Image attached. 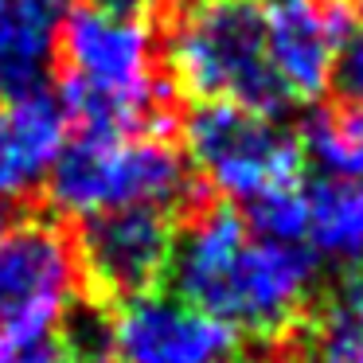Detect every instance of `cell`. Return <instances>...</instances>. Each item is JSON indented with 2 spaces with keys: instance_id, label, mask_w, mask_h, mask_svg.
<instances>
[{
  "instance_id": "obj_5",
  "label": "cell",
  "mask_w": 363,
  "mask_h": 363,
  "mask_svg": "<svg viewBox=\"0 0 363 363\" xmlns=\"http://www.w3.org/2000/svg\"><path fill=\"white\" fill-rule=\"evenodd\" d=\"M82 301L74 238L55 219H4L0 227V363L48 344Z\"/></svg>"
},
{
  "instance_id": "obj_3",
  "label": "cell",
  "mask_w": 363,
  "mask_h": 363,
  "mask_svg": "<svg viewBox=\"0 0 363 363\" xmlns=\"http://www.w3.org/2000/svg\"><path fill=\"white\" fill-rule=\"evenodd\" d=\"M164 71L191 102H227L269 118L289 102L269 63L258 0H203L184 9L164 40Z\"/></svg>"
},
{
  "instance_id": "obj_14",
  "label": "cell",
  "mask_w": 363,
  "mask_h": 363,
  "mask_svg": "<svg viewBox=\"0 0 363 363\" xmlns=\"http://www.w3.org/2000/svg\"><path fill=\"white\" fill-rule=\"evenodd\" d=\"M301 149L320 168V176H340V180L363 184V110L344 106V110L313 118Z\"/></svg>"
},
{
  "instance_id": "obj_22",
  "label": "cell",
  "mask_w": 363,
  "mask_h": 363,
  "mask_svg": "<svg viewBox=\"0 0 363 363\" xmlns=\"http://www.w3.org/2000/svg\"><path fill=\"white\" fill-rule=\"evenodd\" d=\"M0 227H4V211H0Z\"/></svg>"
},
{
  "instance_id": "obj_4",
  "label": "cell",
  "mask_w": 363,
  "mask_h": 363,
  "mask_svg": "<svg viewBox=\"0 0 363 363\" xmlns=\"http://www.w3.org/2000/svg\"><path fill=\"white\" fill-rule=\"evenodd\" d=\"M43 188L51 207L74 223L125 207L172 211L191 196V168L164 133L79 129V137H67Z\"/></svg>"
},
{
  "instance_id": "obj_10",
  "label": "cell",
  "mask_w": 363,
  "mask_h": 363,
  "mask_svg": "<svg viewBox=\"0 0 363 363\" xmlns=\"http://www.w3.org/2000/svg\"><path fill=\"white\" fill-rule=\"evenodd\" d=\"M67 137L71 118L59 94L35 90L24 98H0V207L20 203L48 184Z\"/></svg>"
},
{
  "instance_id": "obj_2",
  "label": "cell",
  "mask_w": 363,
  "mask_h": 363,
  "mask_svg": "<svg viewBox=\"0 0 363 363\" xmlns=\"http://www.w3.org/2000/svg\"><path fill=\"white\" fill-rule=\"evenodd\" d=\"M63 110L79 129L164 133V82L157 74V35L149 20L102 9H71L59 40Z\"/></svg>"
},
{
  "instance_id": "obj_20",
  "label": "cell",
  "mask_w": 363,
  "mask_h": 363,
  "mask_svg": "<svg viewBox=\"0 0 363 363\" xmlns=\"http://www.w3.org/2000/svg\"><path fill=\"white\" fill-rule=\"evenodd\" d=\"M176 4H180V9H191V4H203V0H176Z\"/></svg>"
},
{
  "instance_id": "obj_16",
  "label": "cell",
  "mask_w": 363,
  "mask_h": 363,
  "mask_svg": "<svg viewBox=\"0 0 363 363\" xmlns=\"http://www.w3.org/2000/svg\"><path fill=\"white\" fill-rule=\"evenodd\" d=\"M332 86L340 90L344 106L363 110V28L347 35L344 51L336 59V71H332Z\"/></svg>"
},
{
  "instance_id": "obj_6",
  "label": "cell",
  "mask_w": 363,
  "mask_h": 363,
  "mask_svg": "<svg viewBox=\"0 0 363 363\" xmlns=\"http://www.w3.org/2000/svg\"><path fill=\"white\" fill-rule=\"evenodd\" d=\"M184 160L219 196L250 203L262 191L301 184L305 149L269 113L227 102H196L184 118Z\"/></svg>"
},
{
  "instance_id": "obj_11",
  "label": "cell",
  "mask_w": 363,
  "mask_h": 363,
  "mask_svg": "<svg viewBox=\"0 0 363 363\" xmlns=\"http://www.w3.org/2000/svg\"><path fill=\"white\" fill-rule=\"evenodd\" d=\"M67 0H0V98L51 90Z\"/></svg>"
},
{
  "instance_id": "obj_19",
  "label": "cell",
  "mask_w": 363,
  "mask_h": 363,
  "mask_svg": "<svg viewBox=\"0 0 363 363\" xmlns=\"http://www.w3.org/2000/svg\"><path fill=\"white\" fill-rule=\"evenodd\" d=\"M227 363H258V359H250V355H242V352H238V355H230Z\"/></svg>"
},
{
  "instance_id": "obj_1",
  "label": "cell",
  "mask_w": 363,
  "mask_h": 363,
  "mask_svg": "<svg viewBox=\"0 0 363 363\" xmlns=\"http://www.w3.org/2000/svg\"><path fill=\"white\" fill-rule=\"evenodd\" d=\"M316 266L305 242L258 238L230 203H207L176 230L164 277L176 297L235 332L274 340L305 320Z\"/></svg>"
},
{
  "instance_id": "obj_9",
  "label": "cell",
  "mask_w": 363,
  "mask_h": 363,
  "mask_svg": "<svg viewBox=\"0 0 363 363\" xmlns=\"http://www.w3.org/2000/svg\"><path fill=\"white\" fill-rule=\"evenodd\" d=\"M266 51L289 102L320 98L352 35L347 0H258Z\"/></svg>"
},
{
  "instance_id": "obj_15",
  "label": "cell",
  "mask_w": 363,
  "mask_h": 363,
  "mask_svg": "<svg viewBox=\"0 0 363 363\" xmlns=\"http://www.w3.org/2000/svg\"><path fill=\"white\" fill-rule=\"evenodd\" d=\"M246 207V227L258 238H274V242H305V188L301 184H285V188L262 191Z\"/></svg>"
},
{
  "instance_id": "obj_13",
  "label": "cell",
  "mask_w": 363,
  "mask_h": 363,
  "mask_svg": "<svg viewBox=\"0 0 363 363\" xmlns=\"http://www.w3.org/2000/svg\"><path fill=\"white\" fill-rule=\"evenodd\" d=\"M293 336V363H363V281L336 289Z\"/></svg>"
},
{
  "instance_id": "obj_21",
  "label": "cell",
  "mask_w": 363,
  "mask_h": 363,
  "mask_svg": "<svg viewBox=\"0 0 363 363\" xmlns=\"http://www.w3.org/2000/svg\"><path fill=\"white\" fill-rule=\"evenodd\" d=\"M347 4H352L355 12H363V0H347Z\"/></svg>"
},
{
  "instance_id": "obj_12",
  "label": "cell",
  "mask_w": 363,
  "mask_h": 363,
  "mask_svg": "<svg viewBox=\"0 0 363 363\" xmlns=\"http://www.w3.org/2000/svg\"><path fill=\"white\" fill-rule=\"evenodd\" d=\"M305 246L316 262L363 269V184L320 176L305 188Z\"/></svg>"
},
{
  "instance_id": "obj_17",
  "label": "cell",
  "mask_w": 363,
  "mask_h": 363,
  "mask_svg": "<svg viewBox=\"0 0 363 363\" xmlns=\"http://www.w3.org/2000/svg\"><path fill=\"white\" fill-rule=\"evenodd\" d=\"M90 9L113 12V16H133V20H149V12L157 9L160 0H86Z\"/></svg>"
},
{
  "instance_id": "obj_18",
  "label": "cell",
  "mask_w": 363,
  "mask_h": 363,
  "mask_svg": "<svg viewBox=\"0 0 363 363\" xmlns=\"http://www.w3.org/2000/svg\"><path fill=\"white\" fill-rule=\"evenodd\" d=\"M16 363H79L71 352H67V344L59 336H51L48 344H40V347H32L28 355H20Z\"/></svg>"
},
{
  "instance_id": "obj_7",
  "label": "cell",
  "mask_w": 363,
  "mask_h": 363,
  "mask_svg": "<svg viewBox=\"0 0 363 363\" xmlns=\"http://www.w3.org/2000/svg\"><path fill=\"white\" fill-rule=\"evenodd\" d=\"M238 332L176 293L145 289L110 313L113 363H227Z\"/></svg>"
},
{
  "instance_id": "obj_8",
  "label": "cell",
  "mask_w": 363,
  "mask_h": 363,
  "mask_svg": "<svg viewBox=\"0 0 363 363\" xmlns=\"http://www.w3.org/2000/svg\"><path fill=\"white\" fill-rule=\"evenodd\" d=\"M176 227L160 207H125L94 215L82 223L79 250L82 285L106 301H125L145 289H157L168 274Z\"/></svg>"
}]
</instances>
